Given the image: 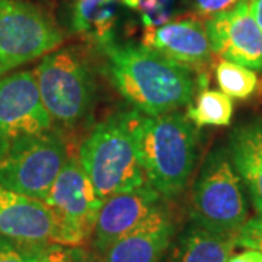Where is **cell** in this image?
<instances>
[{
    "label": "cell",
    "mask_w": 262,
    "mask_h": 262,
    "mask_svg": "<svg viewBox=\"0 0 262 262\" xmlns=\"http://www.w3.org/2000/svg\"><path fill=\"white\" fill-rule=\"evenodd\" d=\"M67 159L64 140L56 133L22 137L0 156V185L46 200Z\"/></svg>",
    "instance_id": "8992f818"
},
{
    "label": "cell",
    "mask_w": 262,
    "mask_h": 262,
    "mask_svg": "<svg viewBox=\"0 0 262 262\" xmlns=\"http://www.w3.org/2000/svg\"><path fill=\"white\" fill-rule=\"evenodd\" d=\"M69 262H103V259L94 249H88L82 245V246H70Z\"/></svg>",
    "instance_id": "d4e9b609"
},
{
    "label": "cell",
    "mask_w": 262,
    "mask_h": 262,
    "mask_svg": "<svg viewBox=\"0 0 262 262\" xmlns=\"http://www.w3.org/2000/svg\"><path fill=\"white\" fill-rule=\"evenodd\" d=\"M115 89L147 117L175 113L192 101L200 82L194 72L143 46L110 42L102 47Z\"/></svg>",
    "instance_id": "6da1fadb"
},
{
    "label": "cell",
    "mask_w": 262,
    "mask_h": 262,
    "mask_svg": "<svg viewBox=\"0 0 262 262\" xmlns=\"http://www.w3.org/2000/svg\"><path fill=\"white\" fill-rule=\"evenodd\" d=\"M75 239L76 246L91 241L102 206L79 158H69L44 200Z\"/></svg>",
    "instance_id": "30bf717a"
},
{
    "label": "cell",
    "mask_w": 262,
    "mask_h": 262,
    "mask_svg": "<svg viewBox=\"0 0 262 262\" xmlns=\"http://www.w3.org/2000/svg\"><path fill=\"white\" fill-rule=\"evenodd\" d=\"M124 3L140 13L146 28L169 22L168 18L175 6V0H124Z\"/></svg>",
    "instance_id": "ffe728a7"
},
{
    "label": "cell",
    "mask_w": 262,
    "mask_h": 262,
    "mask_svg": "<svg viewBox=\"0 0 262 262\" xmlns=\"http://www.w3.org/2000/svg\"><path fill=\"white\" fill-rule=\"evenodd\" d=\"M241 0H194L195 10L206 18H211L217 13L232 9Z\"/></svg>",
    "instance_id": "603a6c76"
},
{
    "label": "cell",
    "mask_w": 262,
    "mask_h": 262,
    "mask_svg": "<svg viewBox=\"0 0 262 262\" xmlns=\"http://www.w3.org/2000/svg\"><path fill=\"white\" fill-rule=\"evenodd\" d=\"M141 46L198 73L201 82L207 80L206 70L213 60V50L203 22L196 19L169 20L144 28Z\"/></svg>",
    "instance_id": "4fadbf2b"
},
{
    "label": "cell",
    "mask_w": 262,
    "mask_h": 262,
    "mask_svg": "<svg viewBox=\"0 0 262 262\" xmlns=\"http://www.w3.org/2000/svg\"><path fill=\"white\" fill-rule=\"evenodd\" d=\"M251 3V10L256 24L259 25V28L262 31V0H249Z\"/></svg>",
    "instance_id": "4316f807"
},
{
    "label": "cell",
    "mask_w": 262,
    "mask_h": 262,
    "mask_svg": "<svg viewBox=\"0 0 262 262\" xmlns=\"http://www.w3.org/2000/svg\"><path fill=\"white\" fill-rule=\"evenodd\" d=\"M189 215L194 225L232 237L249 220L241 178L226 149L213 150L204 160L192 188Z\"/></svg>",
    "instance_id": "277c9868"
},
{
    "label": "cell",
    "mask_w": 262,
    "mask_h": 262,
    "mask_svg": "<svg viewBox=\"0 0 262 262\" xmlns=\"http://www.w3.org/2000/svg\"><path fill=\"white\" fill-rule=\"evenodd\" d=\"M80 165L102 201L146 182L133 133V111L99 122L79 151Z\"/></svg>",
    "instance_id": "3957f363"
},
{
    "label": "cell",
    "mask_w": 262,
    "mask_h": 262,
    "mask_svg": "<svg viewBox=\"0 0 262 262\" xmlns=\"http://www.w3.org/2000/svg\"><path fill=\"white\" fill-rule=\"evenodd\" d=\"M213 54L222 60L262 70V31L253 18L249 0L217 13L206 24Z\"/></svg>",
    "instance_id": "7c38bea8"
},
{
    "label": "cell",
    "mask_w": 262,
    "mask_h": 262,
    "mask_svg": "<svg viewBox=\"0 0 262 262\" xmlns=\"http://www.w3.org/2000/svg\"><path fill=\"white\" fill-rule=\"evenodd\" d=\"M124 0H75L72 5V29L96 46H106L114 39Z\"/></svg>",
    "instance_id": "e0dca14e"
},
{
    "label": "cell",
    "mask_w": 262,
    "mask_h": 262,
    "mask_svg": "<svg viewBox=\"0 0 262 262\" xmlns=\"http://www.w3.org/2000/svg\"><path fill=\"white\" fill-rule=\"evenodd\" d=\"M70 261V246L51 244L39 255L37 262H69Z\"/></svg>",
    "instance_id": "cb8c5ba5"
},
{
    "label": "cell",
    "mask_w": 262,
    "mask_h": 262,
    "mask_svg": "<svg viewBox=\"0 0 262 262\" xmlns=\"http://www.w3.org/2000/svg\"><path fill=\"white\" fill-rule=\"evenodd\" d=\"M32 72L51 120L73 127L91 113L95 101L94 76L76 50L66 48L48 54Z\"/></svg>",
    "instance_id": "5b68a950"
},
{
    "label": "cell",
    "mask_w": 262,
    "mask_h": 262,
    "mask_svg": "<svg viewBox=\"0 0 262 262\" xmlns=\"http://www.w3.org/2000/svg\"><path fill=\"white\" fill-rule=\"evenodd\" d=\"M0 236L24 244L76 246L75 239L44 200L0 185Z\"/></svg>",
    "instance_id": "9c48e42d"
},
{
    "label": "cell",
    "mask_w": 262,
    "mask_h": 262,
    "mask_svg": "<svg viewBox=\"0 0 262 262\" xmlns=\"http://www.w3.org/2000/svg\"><path fill=\"white\" fill-rule=\"evenodd\" d=\"M236 246L262 252V217L251 219L234 236Z\"/></svg>",
    "instance_id": "7402d4cb"
},
{
    "label": "cell",
    "mask_w": 262,
    "mask_h": 262,
    "mask_svg": "<svg viewBox=\"0 0 262 262\" xmlns=\"http://www.w3.org/2000/svg\"><path fill=\"white\" fill-rule=\"evenodd\" d=\"M51 121L34 72L24 70L0 79V156L13 141L51 130Z\"/></svg>",
    "instance_id": "ba28073f"
},
{
    "label": "cell",
    "mask_w": 262,
    "mask_h": 262,
    "mask_svg": "<svg viewBox=\"0 0 262 262\" xmlns=\"http://www.w3.org/2000/svg\"><path fill=\"white\" fill-rule=\"evenodd\" d=\"M133 133L146 182L166 201L187 188L196 162L198 127L187 115L133 111Z\"/></svg>",
    "instance_id": "7a4b0ae2"
},
{
    "label": "cell",
    "mask_w": 262,
    "mask_h": 262,
    "mask_svg": "<svg viewBox=\"0 0 262 262\" xmlns=\"http://www.w3.org/2000/svg\"><path fill=\"white\" fill-rule=\"evenodd\" d=\"M47 245L24 244L0 236V262H37Z\"/></svg>",
    "instance_id": "44dd1931"
},
{
    "label": "cell",
    "mask_w": 262,
    "mask_h": 262,
    "mask_svg": "<svg viewBox=\"0 0 262 262\" xmlns=\"http://www.w3.org/2000/svg\"><path fill=\"white\" fill-rule=\"evenodd\" d=\"M233 117L232 99L219 91L201 89L195 103H188L187 118L195 127H226Z\"/></svg>",
    "instance_id": "ac0fdd59"
},
{
    "label": "cell",
    "mask_w": 262,
    "mask_h": 262,
    "mask_svg": "<svg viewBox=\"0 0 262 262\" xmlns=\"http://www.w3.org/2000/svg\"><path fill=\"white\" fill-rule=\"evenodd\" d=\"M63 39L42 9L24 0H0V76L54 51Z\"/></svg>",
    "instance_id": "52a82bcc"
},
{
    "label": "cell",
    "mask_w": 262,
    "mask_h": 262,
    "mask_svg": "<svg viewBox=\"0 0 262 262\" xmlns=\"http://www.w3.org/2000/svg\"><path fill=\"white\" fill-rule=\"evenodd\" d=\"M229 156L249 192L258 217H262V121L237 127L230 136Z\"/></svg>",
    "instance_id": "9a60e30c"
},
{
    "label": "cell",
    "mask_w": 262,
    "mask_h": 262,
    "mask_svg": "<svg viewBox=\"0 0 262 262\" xmlns=\"http://www.w3.org/2000/svg\"><path fill=\"white\" fill-rule=\"evenodd\" d=\"M163 208L166 200L147 182L106 198L95 222L91 249L102 256L110 246Z\"/></svg>",
    "instance_id": "8fae6325"
},
{
    "label": "cell",
    "mask_w": 262,
    "mask_h": 262,
    "mask_svg": "<svg viewBox=\"0 0 262 262\" xmlns=\"http://www.w3.org/2000/svg\"><path fill=\"white\" fill-rule=\"evenodd\" d=\"M215 80L220 91L230 99H248L258 89V75L245 66L222 60L215 66Z\"/></svg>",
    "instance_id": "d6986e66"
},
{
    "label": "cell",
    "mask_w": 262,
    "mask_h": 262,
    "mask_svg": "<svg viewBox=\"0 0 262 262\" xmlns=\"http://www.w3.org/2000/svg\"><path fill=\"white\" fill-rule=\"evenodd\" d=\"M234 237L188 225L175 234L160 262H227L233 255Z\"/></svg>",
    "instance_id": "2e32d148"
},
{
    "label": "cell",
    "mask_w": 262,
    "mask_h": 262,
    "mask_svg": "<svg viewBox=\"0 0 262 262\" xmlns=\"http://www.w3.org/2000/svg\"><path fill=\"white\" fill-rule=\"evenodd\" d=\"M177 233V223L166 207L110 246L102 259L103 262H160Z\"/></svg>",
    "instance_id": "5bb4252c"
},
{
    "label": "cell",
    "mask_w": 262,
    "mask_h": 262,
    "mask_svg": "<svg viewBox=\"0 0 262 262\" xmlns=\"http://www.w3.org/2000/svg\"><path fill=\"white\" fill-rule=\"evenodd\" d=\"M227 262H262V252L255 249H245L244 252L232 255Z\"/></svg>",
    "instance_id": "484cf974"
}]
</instances>
